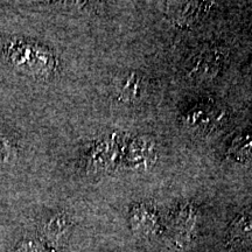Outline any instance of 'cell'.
I'll return each mask as SVG.
<instances>
[{
  "label": "cell",
  "instance_id": "1",
  "mask_svg": "<svg viewBox=\"0 0 252 252\" xmlns=\"http://www.w3.org/2000/svg\"><path fill=\"white\" fill-rule=\"evenodd\" d=\"M2 52L12 65L30 74L45 75L54 67L53 56L36 43L12 40L5 43Z\"/></svg>",
  "mask_w": 252,
  "mask_h": 252
},
{
  "label": "cell",
  "instance_id": "2",
  "mask_svg": "<svg viewBox=\"0 0 252 252\" xmlns=\"http://www.w3.org/2000/svg\"><path fill=\"white\" fill-rule=\"evenodd\" d=\"M228 237L229 243L235 248H244L252 243V206L242 210L232 220Z\"/></svg>",
  "mask_w": 252,
  "mask_h": 252
},
{
  "label": "cell",
  "instance_id": "3",
  "mask_svg": "<svg viewBox=\"0 0 252 252\" xmlns=\"http://www.w3.org/2000/svg\"><path fill=\"white\" fill-rule=\"evenodd\" d=\"M220 63H222V59L220 58L219 50H207L193 60L191 65L189 67L188 76L200 78V80L214 77L220 70Z\"/></svg>",
  "mask_w": 252,
  "mask_h": 252
},
{
  "label": "cell",
  "instance_id": "4",
  "mask_svg": "<svg viewBox=\"0 0 252 252\" xmlns=\"http://www.w3.org/2000/svg\"><path fill=\"white\" fill-rule=\"evenodd\" d=\"M207 4L200 2H171L167 6V14L174 23L179 25L190 24L197 18L206 8Z\"/></svg>",
  "mask_w": 252,
  "mask_h": 252
},
{
  "label": "cell",
  "instance_id": "5",
  "mask_svg": "<svg viewBox=\"0 0 252 252\" xmlns=\"http://www.w3.org/2000/svg\"><path fill=\"white\" fill-rule=\"evenodd\" d=\"M18 157L17 145L9 135L0 133V174L8 171Z\"/></svg>",
  "mask_w": 252,
  "mask_h": 252
},
{
  "label": "cell",
  "instance_id": "6",
  "mask_svg": "<svg viewBox=\"0 0 252 252\" xmlns=\"http://www.w3.org/2000/svg\"><path fill=\"white\" fill-rule=\"evenodd\" d=\"M70 219L64 214H58L48 220L45 226V235L50 242H58L70 228Z\"/></svg>",
  "mask_w": 252,
  "mask_h": 252
},
{
  "label": "cell",
  "instance_id": "7",
  "mask_svg": "<svg viewBox=\"0 0 252 252\" xmlns=\"http://www.w3.org/2000/svg\"><path fill=\"white\" fill-rule=\"evenodd\" d=\"M229 154L238 161H251L252 160V131L239 135L234 140L229 150Z\"/></svg>",
  "mask_w": 252,
  "mask_h": 252
},
{
  "label": "cell",
  "instance_id": "8",
  "mask_svg": "<svg viewBox=\"0 0 252 252\" xmlns=\"http://www.w3.org/2000/svg\"><path fill=\"white\" fill-rule=\"evenodd\" d=\"M141 78L135 74H128L122 78L119 94L124 100H134L141 94Z\"/></svg>",
  "mask_w": 252,
  "mask_h": 252
},
{
  "label": "cell",
  "instance_id": "9",
  "mask_svg": "<svg viewBox=\"0 0 252 252\" xmlns=\"http://www.w3.org/2000/svg\"><path fill=\"white\" fill-rule=\"evenodd\" d=\"M15 252H47L45 247L35 238H25Z\"/></svg>",
  "mask_w": 252,
  "mask_h": 252
}]
</instances>
